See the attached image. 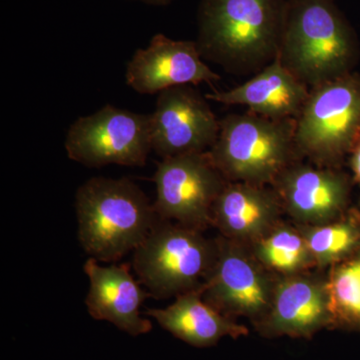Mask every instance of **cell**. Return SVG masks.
I'll return each instance as SVG.
<instances>
[{
  "instance_id": "6da1fadb",
  "label": "cell",
  "mask_w": 360,
  "mask_h": 360,
  "mask_svg": "<svg viewBox=\"0 0 360 360\" xmlns=\"http://www.w3.org/2000/svg\"><path fill=\"white\" fill-rule=\"evenodd\" d=\"M288 0H201V56L227 72L260 71L277 58Z\"/></svg>"
},
{
  "instance_id": "7a4b0ae2",
  "label": "cell",
  "mask_w": 360,
  "mask_h": 360,
  "mask_svg": "<svg viewBox=\"0 0 360 360\" xmlns=\"http://www.w3.org/2000/svg\"><path fill=\"white\" fill-rule=\"evenodd\" d=\"M360 47L335 0H288L277 59L309 89L354 71Z\"/></svg>"
},
{
  "instance_id": "3957f363",
  "label": "cell",
  "mask_w": 360,
  "mask_h": 360,
  "mask_svg": "<svg viewBox=\"0 0 360 360\" xmlns=\"http://www.w3.org/2000/svg\"><path fill=\"white\" fill-rule=\"evenodd\" d=\"M78 238L90 257L115 262L136 250L158 221L153 203L129 179L94 177L75 193Z\"/></svg>"
},
{
  "instance_id": "277c9868",
  "label": "cell",
  "mask_w": 360,
  "mask_h": 360,
  "mask_svg": "<svg viewBox=\"0 0 360 360\" xmlns=\"http://www.w3.org/2000/svg\"><path fill=\"white\" fill-rule=\"evenodd\" d=\"M295 127L296 120H272L250 111L229 115L219 120L208 155L229 181L270 186L286 167L303 160Z\"/></svg>"
},
{
  "instance_id": "5b68a950",
  "label": "cell",
  "mask_w": 360,
  "mask_h": 360,
  "mask_svg": "<svg viewBox=\"0 0 360 360\" xmlns=\"http://www.w3.org/2000/svg\"><path fill=\"white\" fill-rule=\"evenodd\" d=\"M202 232L158 219L134 250V271L149 295L161 300L202 288L217 253V239Z\"/></svg>"
},
{
  "instance_id": "8992f818",
  "label": "cell",
  "mask_w": 360,
  "mask_h": 360,
  "mask_svg": "<svg viewBox=\"0 0 360 360\" xmlns=\"http://www.w3.org/2000/svg\"><path fill=\"white\" fill-rule=\"evenodd\" d=\"M359 141V73L352 71L310 89L296 120V146L303 160L340 168Z\"/></svg>"
},
{
  "instance_id": "52a82bcc",
  "label": "cell",
  "mask_w": 360,
  "mask_h": 360,
  "mask_svg": "<svg viewBox=\"0 0 360 360\" xmlns=\"http://www.w3.org/2000/svg\"><path fill=\"white\" fill-rule=\"evenodd\" d=\"M65 146L71 160L87 167H144L153 150L150 115L106 104L70 125Z\"/></svg>"
},
{
  "instance_id": "ba28073f",
  "label": "cell",
  "mask_w": 360,
  "mask_h": 360,
  "mask_svg": "<svg viewBox=\"0 0 360 360\" xmlns=\"http://www.w3.org/2000/svg\"><path fill=\"white\" fill-rule=\"evenodd\" d=\"M214 264L206 277L202 297L231 319L245 317L253 326L264 319L278 276L265 269L248 245L219 236Z\"/></svg>"
},
{
  "instance_id": "9c48e42d",
  "label": "cell",
  "mask_w": 360,
  "mask_h": 360,
  "mask_svg": "<svg viewBox=\"0 0 360 360\" xmlns=\"http://www.w3.org/2000/svg\"><path fill=\"white\" fill-rule=\"evenodd\" d=\"M153 181L158 217L203 231L212 226L213 205L229 180L206 151L162 158Z\"/></svg>"
},
{
  "instance_id": "30bf717a",
  "label": "cell",
  "mask_w": 360,
  "mask_h": 360,
  "mask_svg": "<svg viewBox=\"0 0 360 360\" xmlns=\"http://www.w3.org/2000/svg\"><path fill=\"white\" fill-rule=\"evenodd\" d=\"M193 85L160 92L151 113L153 150L160 158L206 153L217 141L219 120Z\"/></svg>"
},
{
  "instance_id": "8fae6325",
  "label": "cell",
  "mask_w": 360,
  "mask_h": 360,
  "mask_svg": "<svg viewBox=\"0 0 360 360\" xmlns=\"http://www.w3.org/2000/svg\"><path fill=\"white\" fill-rule=\"evenodd\" d=\"M354 180L340 167L295 161L281 172L272 188L284 214L300 225H319L338 219L350 207Z\"/></svg>"
},
{
  "instance_id": "7c38bea8",
  "label": "cell",
  "mask_w": 360,
  "mask_h": 360,
  "mask_svg": "<svg viewBox=\"0 0 360 360\" xmlns=\"http://www.w3.org/2000/svg\"><path fill=\"white\" fill-rule=\"evenodd\" d=\"M265 338L290 336L311 340L330 328L326 270L278 276L271 307L253 326Z\"/></svg>"
},
{
  "instance_id": "4fadbf2b",
  "label": "cell",
  "mask_w": 360,
  "mask_h": 360,
  "mask_svg": "<svg viewBox=\"0 0 360 360\" xmlns=\"http://www.w3.org/2000/svg\"><path fill=\"white\" fill-rule=\"evenodd\" d=\"M127 84L139 94H156L179 85L217 82L220 77L202 60L196 41L156 34L134 52L125 73Z\"/></svg>"
},
{
  "instance_id": "5bb4252c",
  "label": "cell",
  "mask_w": 360,
  "mask_h": 360,
  "mask_svg": "<svg viewBox=\"0 0 360 360\" xmlns=\"http://www.w3.org/2000/svg\"><path fill=\"white\" fill-rule=\"evenodd\" d=\"M89 278L85 304L90 316L110 322L131 336L150 333L153 323L141 315V307L151 296L130 274L129 264L99 265L96 258L85 262Z\"/></svg>"
},
{
  "instance_id": "9a60e30c",
  "label": "cell",
  "mask_w": 360,
  "mask_h": 360,
  "mask_svg": "<svg viewBox=\"0 0 360 360\" xmlns=\"http://www.w3.org/2000/svg\"><path fill=\"white\" fill-rule=\"evenodd\" d=\"M283 214L271 186L229 181L213 205L212 226L224 238L248 246L283 220Z\"/></svg>"
},
{
  "instance_id": "2e32d148",
  "label": "cell",
  "mask_w": 360,
  "mask_h": 360,
  "mask_svg": "<svg viewBox=\"0 0 360 360\" xmlns=\"http://www.w3.org/2000/svg\"><path fill=\"white\" fill-rule=\"evenodd\" d=\"M309 91L276 58L245 84L205 97L226 105L248 106L250 112L272 120H297Z\"/></svg>"
},
{
  "instance_id": "e0dca14e",
  "label": "cell",
  "mask_w": 360,
  "mask_h": 360,
  "mask_svg": "<svg viewBox=\"0 0 360 360\" xmlns=\"http://www.w3.org/2000/svg\"><path fill=\"white\" fill-rule=\"evenodd\" d=\"M146 314L175 338L194 347H214L226 336L238 340L250 333L245 326L206 302L201 288L176 296L169 307L148 309Z\"/></svg>"
},
{
  "instance_id": "ac0fdd59",
  "label": "cell",
  "mask_w": 360,
  "mask_h": 360,
  "mask_svg": "<svg viewBox=\"0 0 360 360\" xmlns=\"http://www.w3.org/2000/svg\"><path fill=\"white\" fill-rule=\"evenodd\" d=\"M248 248L258 262L276 276L316 269L307 240L292 221L281 220Z\"/></svg>"
},
{
  "instance_id": "d6986e66",
  "label": "cell",
  "mask_w": 360,
  "mask_h": 360,
  "mask_svg": "<svg viewBox=\"0 0 360 360\" xmlns=\"http://www.w3.org/2000/svg\"><path fill=\"white\" fill-rule=\"evenodd\" d=\"M319 270L328 269L360 245V207L349 208L338 219L319 225L296 224Z\"/></svg>"
},
{
  "instance_id": "ffe728a7",
  "label": "cell",
  "mask_w": 360,
  "mask_h": 360,
  "mask_svg": "<svg viewBox=\"0 0 360 360\" xmlns=\"http://www.w3.org/2000/svg\"><path fill=\"white\" fill-rule=\"evenodd\" d=\"M330 328L360 333V245L326 270Z\"/></svg>"
},
{
  "instance_id": "44dd1931",
  "label": "cell",
  "mask_w": 360,
  "mask_h": 360,
  "mask_svg": "<svg viewBox=\"0 0 360 360\" xmlns=\"http://www.w3.org/2000/svg\"><path fill=\"white\" fill-rule=\"evenodd\" d=\"M348 167L352 170V180L360 188V141L347 156ZM360 207V198H359Z\"/></svg>"
},
{
  "instance_id": "7402d4cb",
  "label": "cell",
  "mask_w": 360,
  "mask_h": 360,
  "mask_svg": "<svg viewBox=\"0 0 360 360\" xmlns=\"http://www.w3.org/2000/svg\"><path fill=\"white\" fill-rule=\"evenodd\" d=\"M136 1L143 2L149 6H165L172 2V0H136Z\"/></svg>"
}]
</instances>
